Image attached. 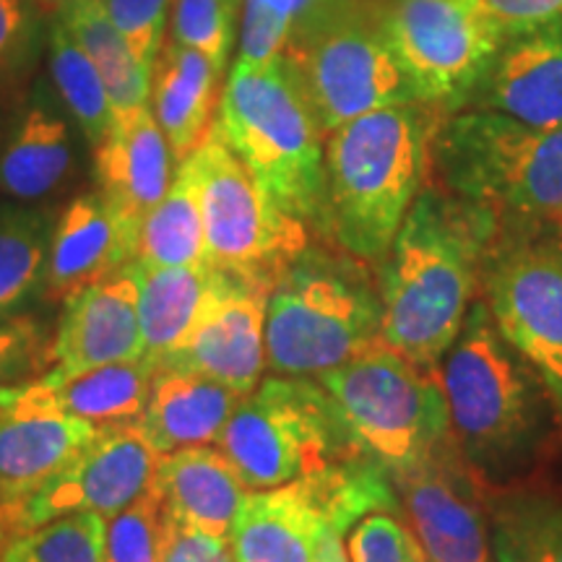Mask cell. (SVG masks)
I'll return each instance as SVG.
<instances>
[{"label": "cell", "mask_w": 562, "mask_h": 562, "mask_svg": "<svg viewBox=\"0 0 562 562\" xmlns=\"http://www.w3.org/2000/svg\"><path fill=\"white\" fill-rule=\"evenodd\" d=\"M381 290L368 261L307 245L269 292L266 364L273 375L318 378L381 341Z\"/></svg>", "instance_id": "cell-6"}, {"label": "cell", "mask_w": 562, "mask_h": 562, "mask_svg": "<svg viewBox=\"0 0 562 562\" xmlns=\"http://www.w3.org/2000/svg\"><path fill=\"white\" fill-rule=\"evenodd\" d=\"M482 9L501 40L562 19V0H482Z\"/></svg>", "instance_id": "cell-40"}, {"label": "cell", "mask_w": 562, "mask_h": 562, "mask_svg": "<svg viewBox=\"0 0 562 562\" xmlns=\"http://www.w3.org/2000/svg\"><path fill=\"white\" fill-rule=\"evenodd\" d=\"M74 172V140L66 117L45 100L24 110L9 144L0 151V193L34 203L63 188Z\"/></svg>", "instance_id": "cell-26"}, {"label": "cell", "mask_w": 562, "mask_h": 562, "mask_svg": "<svg viewBox=\"0 0 562 562\" xmlns=\"http://www.w3.org/2000/svg\"><path fill=\"white\" fill-rule=\"evenodd\" d=\"M216 562H232V552H227V554H224V558H220Z\"/></svg>", "instance_id": "cell-45"}, {"label": "cell", "mask_w": 562, "mask_h": 562, "mask_svg": "<svg viewBox=\"0 0 562 562\" xmlns=\"http://www.w3.org/2000/svg\"><path fill=\"white\" fill-rule=\"evenodd\" d=\"M240 0H175L172 42L193 47L224 70L235 42V16Z\"/></svg>", "instance_id": "cell-33"}, {"label": "cell", "mask_w": 562, "mask_h": 562, "mask_svg": "<svg viewBox=\"0 0 562 562\" xmlns=\"http://www.w3.org/2000/svg\"><path fill=\"white\" fill-rule=\"evenodd\" d=\"M216 128L261 191L307 229L323 232L326 136L286 55L237 60L224 83Z\"/></svg>", "instance_id": "cell-5"}, {"label": "cell", "mask_w": 562, "mask_h": 562, "mask_svg": "<svg viewBox=\"0 0 562 562\" xmlns=\"http://www.w3.org/2000/svg\"><path fill=\"white\" fill-rule=\"evenodd\" d=\"M216 448L248 490L281 487L364 456L326 389L292 375H273L243 396Z\"/></svg>", "instance_id": "cell-8"}, {"label": "cell", "mask_w": 562, "mask_h": 562, "mask_svg": "<svg viewBox=\"0 0 562 562\" xmlns=\"http://www.w3.org/2000/svg\"><path fill=\"white\" fill-rule=\"evenodd\" d=\"M245 3L258 5V9L273 13V16L284 19V21H294V9H297V0H245Z\"/></svg>", "instance_id": "cell-44"}, {"label": "cell", "mask_w": 562, "mask_h": 562, "mask_svg": "<svg viewBox=\"0 0 562 562\" xmlns=\"http://www.w3.org/2000/svg\"><path fill=\"white\" fill-rule=\"evenodd\" d=\"M157 364L144 357L131 362H112L66 378L40 375L9 406L60 412L94 427L131 425L144 412Z\"/></svg>", "instance_id": "cell-24"}, {"label": "cell", "mask_w": 562, "mask_h": 562, "mask_svg": "<svg viewBox=\"0 0 562 562\" xmlns=\"http://www.w3.org/2000/svg\"><path fill=\"white\" fill-rule=\"evenodd\" d=\"M186 165L191 167L199 191L211 269L273 284L281 269L311 245L305 224L284 214L261 191L243 159L224 140L216 121Z\"/></svg>", "instance_id": "cell-10"}, {"label": "cell", "mask_w": 562, "mask_h": 562, "mask_svg": "<svg viewBox=\"0 0 562 562\" xmlns=\"http://www.w3.org/2000/svg\"><path fill=\"white\" fill-rule=\"evenodd\" d=\"M396 490L427 562H495L484 503L487 484L459 446L440 451Z\"/></svg>", "instance_id": "cell-15"}, {"label": "cell", "mask_w": 562, "mask_h": 562, "mask_svg": "<svg viewBox=\"0 0 562 562\" xmlns=\"http://www.w3.org/2000/svg\"><path fill=\"white\" fill-rule=\"evenodd\" d=\"M495 562H562V501L537 490H484Z\"/></svg>", "instance_id": "cell-27"}, {"label": "cell", "mask_w": 562, "mask_h": 562, "mask_svg": "<svg viewBox=\"0 0 562 562\" xmlns=\"http://www.w3.org/2000/svg\"><path fill=\"white\" fill-rule=\"evenodd\" d=\"M456 446L484 484H508L542 456L558 406L529 362L474 300L438 364Z\"/></svg>", "instance_id": "cell-3"}, {"label": "cell", "mask_w": 562, "mask_h": 562, "mask_svg": "<svg viewBox=\"0 0 562 562\" xmlns=\"http://www.w3.org/2000/svg\"><path fill=\"white\" fill-rule=\"evenodd\" d=\"M313 562H349L347 542H344V533L334 531V529L323 533L318 550H315Z\"/></svg>", "instance_id": "cell-42"}, {"label": "cell", "mask_w": 562, "mask_h": 562, "mask_svg": "<svg viewBox=\"0 0 562 562\" xmlns=\"http://www.w3.org/2000/svg\"><path fill=\"white\" fill-rule=\"evenodd\" d=\"M50 74L55 87H58L63 102L81 125L83 136L91 144V149L102 146L112 128V108L108 100L100 70L83 47L70 37V32L63 26V21L53 26L50 34Z\"/></svg>", "instance_id": "cell-31"}, {"label": "cell", "mask_w": 562, "mask_h": 562, "mask_svg": "<svg viewBox=\"0 0 562 562\" xmlns=\"http://www.w3.org/2000/svg\"><path fill=\"white\" fill-rule=\"evenodd\" d=\"M140 357L138 292L128 266L63 300L42 375L66 378Z\"/></svg>", "instance_id": "cell-16"}, {"label": "cell", "mask_w": 562, "mask_h": 562, "mask_svg": "<svg viewBox=\"0 0 562 562\" xmlns=\"http://www.w3.org/2000/svg\"><path fill=\"white\" fill-rule=\"evenodd\" d=\"M53 229L47 211L0 203V321L26 302L45 277Z\"/></svg>", "instance_id": "cell-30"}, {"label": "cell", "mask_w": 562, "mask_h": 562, "mask_svg": "<svg viewBox=\"0 0 562 562\" xmlns=\"http://www.w3.org/2000/svg\"><path fill=\"white\" fill-rule=\"evenodd\" d=\"M136 263L178 269V266H209L206 237L199 206V191L191 167L182 161L175 175L170 191L151 214L146 216L138 232Z\"/></svg>", "instance_id": "cell-29"}, {"label": "cell", "mask_w": 562, "mask_h": 562, "mask_svg": "<svg viewBox=\"0 0 562 562\" xmlns=\"http://www.w3.org/2000/svg\"><path fill=\"white\" fill-rule=\"evenodd\" d=\"M292 37L290 21L273 16V13L245 3L240 58L243 63H266L277 55H284L286 42Z\"/></svg>", "instance_id": "cell-39"}, {"label": "cell", "mask_w": 562, "mask_h": 562, "mask_svg": "<svg viewBox=\"0 0 562 562\" xmlns=\"http://www.w3.org/2000/svg\"><path fill=\"white\" fill-rule=\"evenodd\" d=\"M40 45V13L26 0H0V87L19 81Z\"/></svg>", "instance_id": "cell-37"}, {"label": "cell", "mask_w": 562, "mask_h": 562, "mask_svg": "<svg viewBox=\"0 0 562 562\" xmlns=\"http://www.w3.org/2000/svg\"><path fill=\"white\" fill-rule=\"evenodd\" d=\"M47 370V344L32 318L0 323V406H9Z\"/></svg>", "instance_id": "cell-35"}, {"label": "cell", "mask_w": 562, "mask_h": 562, "mask_svg": "<svg viewBox=\"0 0 562 562\" xmlns=\"http://www.w3.org/2000/svg\"><path fill=\"white\" fill-rule=\"evenodd\" d=\"M440 110L404 102L372 110L326 136V240L381 263L430 172Z\"/></svg>", "instance_id": "cell-4"}, {"label": "cell", "mask_w": 562, "mask_h": 562, "mask_svg": "<svg viewBox=\"0 0 562 562\" xmlns=\"http://www.w3.org/2000/svg\"><path fill=\"white\" fill-rule=\"evenodd\" d=\"M58 21H63L70 37L79 42L83 53L94 63V68L100 70L104 89H108L112 117L149 108L154 70L138 63L128 42L104 13L100 0L76 5Z\"/></svg>", "instance_id": "cell-28"}, {"label": "cell", "mask_w": 562, "mask_h": 562, "mask_svg": "<svg viewBox=\"0 0 562 562\" xmlns=\"http://www.w3.org/2000/svg\"><path fill=\"white\" fill-rule=\"evenodd\" d=\"M385 26L417 102L459 112L497 47L482 0H385Z\"/></svg>", "instance_id": "cell-12"}, {"label": "cell", "mask_w": 562, "mask_h": 562, "mask_svg": "<svg viewBox=\"0 0 562 562\" xmlns=\"http://www.w3.org/2000/svg\"><path fill=\"white\" fill-rule=\"evenodd\" d=\"M26 3H30L40 16L63 19L70 9H76V5L81 3H89V0H26Z\"/></svg>", "instance_id": "cell-43"}, {"label": "cell", "mask_w": 562, "mask_h": 562, "mask_svg": "<svg viewBox=\"0 0 562 562\" xmlns=\"http://www.w3.org/2000/svg\"><path fill=\"white\" fill-rule=\"evenodd\" d=\"M229 552V542L220 537L188 529L165 516V537H161L159 562H216Z\"/></svg>", "instance_id": "cell-41"}, {"label": "cell", "mask_w": 562, "mask_h": 562, "mask_svg": "<svg viewBox=\"0 0 562 562\" xmlns=\"http://www.w3.org/2000/svg\"><path fill=\"white\" fill-rule=\"evenodd\" d=\"M172 159L170 144L149 108L115 117L108 138L94 149L100 195L133 258L140 224L170 191Z\"/></svg>", "instance_id": "cell-18"}, {"label": "cell", "mask_w": 562, "mask_h": 562, "mask_svg": "<svg viewBox=\"0 0 562 562\" xmlns=\"http://www.w3.org/2000/svg\"><path fill=\"white\" fill-rule=\"evenodd\" d=\"M159 453L136 425H104L0 526L24 531L70 513H100L112 518L151 487Z\"/></svg>", "instance_id": "cell-13"}, {"label": "cell", "mask_w": 562, "mask_h": 562, "mask_svg": "<svg viewBox=\"0 0 562 562\" xmlns=\"http://www.w3.org/2000/svg\"><path fill=\"white\" fill-rule=\"evenodd\" d=\"M315 381L331 396L351 442L393 484L456 446L438 368L412 362L383 341Z\"/></svg>", "instance_id": "cell-7"}, {"label": "cell", "mask_w": 562, "mask_h": 562, "mask_svg": "<svg viewBox=\"0 0 562 562\" xmlns=\"http://www.w3.org/2000/svg\"><path fill=\"white\" fill-rule=\"evenodd\" d=\"M170 521L229 542L240 503L248 495L220 448L191 446L159 456L151 487Z\"/></svg>", "instance_id": "cell-19"}, {"label": "cell", "mask_w": 562, "mask_h": 562, "mask_svg": "<svg viewBox=\"0 0 562 562\" xmlns=\"http://www.w3.org/2000/svg\"><path fill=\"white\" fill-rule=\"evenodd\" d=\"M131 261L133 252L102 195H79L63 211L53 229L42 277L47 300H66L68 294L121 271Z\"/></svg>", "instance_id": "cell-22"}, {"label": "cell", "mask_w": 562, "mask_h": 562, "mask_svg": "<svg viewBox=\"0 0 562 562\" xmlns=\"http://www.w3.org/2000/svg\"><path fill=\"white\" fill-rule=\"evenodd\" d=\"M104 531L108 518L100 513H70L13 533L0 562H102Z\"/></svg>", "instance_id": "cell-32"}, {"label": "cell", "mask_w": 562, "mask_h": 562, "mask_svg": "<svg viewBox=\"0 0 562 562\" xmlns=\"http://www.w3.org/2000/svg\"><path fill=\"white\" fill-rule=\"evenodd\" d=\"M222 74L193 47L165 42L154 63V117L175 161H186L209 136L222 100Z\"/></svg>", "instance_id": "cell-23"}, {"label": "cell", "mask_w": 562, "mask_h": 562, "mask_svg": "<svg viewBox=\"0 0 562 562\" xmlns=\"http://www.w3.org/2000/svg\"><path fill=\"white\" fill-rule=\"evenodd\" d=\"M271 286V281L214 269L206 311L182 347L165 357L159 368L199 372L248 396L266 370V307Z\"/></svg>", "instance_id": "cell-14"}, {"label": "cell", "mask_w": 562, "mask_h": 562, "mask_svg": "<svg viewBox=\"0 0 562 562\" xmlns=\"http://www.w3.org/2000/svg\"><path fill=\"white\" fill-rule=\"evenodd\" d=\"M94 430L60 412L0 406V518L34 495Z\"/></svg>", "instance_id": "cell-20"}, {"label": "cell", "mask_w": 562, "mask_h": 562, "mask_svg": "<svg viewBox=\"0 0 562 562\" xmlns=\"http://www.w3.org/2000/svg\"><path fill=\"white\" fill-rule=\"evenodd\" d=\"M323 136L391 104L417 102L385 26V0H344L286 42Z\"/></svg>", "instance_id": "cell-9"}, {"label": "cell", "mask_w": 562, "mask_h": 562, "mask_svg": "<svg viewBox=\"0 0 562 562\" xmlns=\"http://www.w3.org/2000/svg\"><path fill=\"white\" fill-rule=\"evenodd\" d=\"M349 562H427L417 533L398 513H370L349 529Z\"/></svg>", "instance_id": "cell-36"}, {"label": "cell", "mask_w": 562, "mask_h": 562, "mask_svg": "<svg viewBox=\"0 0 562 562\" xmlns=\"http://www.w3.org/2000/svg\"><path fill=\"white\" fill-rule=\"evenodd\" d=\"M461 110L562 128V19L505 37Z\"/></svg>", "instance_id": "cell-17"}, {"label": "cell", "mask_w": 562, "mask_h": 562, "mask_svg": "<svg viewBox=\"0 0 562 562\" xmlns=\"http://www.w3.org/2000/svg\"><path fill=\"white\" fill-rule=\"evenodd\" d=\"M165 510L154 492H144L128 508L108 518L102 562H159Z\"/></svg>", "instance_id": "cell-34"}, {"label": "cell", "mask_w": 562, "mask_h": 562, "mask_svg": "<svg viewBox=\"0 0 562 562\" xmlns=\"http://www.w3.org/2000/svg\"><path fill=\"white\" fill-rule=\"evenodd\" d=\"M243 393L199 372L159 368L151 378L136 430L159 456L216 442Z\"/></svg>", "instance_id": "cell-21"}, {"label": "cell", "mask_w": 562, "mask_h": 562, "mask_svg": "<svg viewBox=\"0 0 562 562\" xmlns=\"http://www.w3.org/2000/svg\"><path fill=\"white\" fill-rule=\"evenodd\" d=\"M492 232L480 216L425 188L378 263L381 341L425 368H438L482 286Z\"/></svg>", "instance_id": "cell-1"}, {"label": "cell", "mask_w": 562, "mask_h": 562, "mask_svg": "<svg viewBox=\"0 0 562 562\" xmlns=\"http://www.w3.org/2000/svg\"><path fill=\"white\" fill-rule=\"evenodd\" d=\"M482 292L497 331L537 372L562 419V243L492 240L482 263Z\"/></svg>", "instance_id": "cell-11"}, {"label": "cell", "mask_w": 562, "mask_h": 562, "mask_svg": "<svg viewBox=\"0 0 562 562\" xmlns=\"http://www.w3.org/2000/svg\"><path fill=\"white\" fill-rule=\"evenodd\" d=\"M430 170L448 199L497 237L562 243V128H531L505 115L459 110L440 117Z\"/></svg>", "instance_id": "cell-2"}, {"label": "cell", "mask_w": 562, "mask_h": 562, "mask_svg": "<svg viewBox=\"0 0 562 562\" xmlns=\"http://www.w3.org/2000/svg\"><path fill=\"white\" fill-rule=\"evenodd\" d=\"M117 32L123 34L138 63L154 70L161 50V32L170 0H100Z\"/></svg>", "instance_id": "cell-38"}, {"label": "cell", "mask_w": 562, "mask_h": 562, "mask_svg": "<svg viewBox=\"0 0 562 562\" xmlns=\"http://www.w3.org/2000/svg\"><path fill=\"white\" fill-rule=\"evenodd\" d=\"M128 269L138 292L140 357L161 364L191 336L214 290L211 266H144L131 261Z\"/></svg>", "instance_id": "cell-25"}]
</instances>
